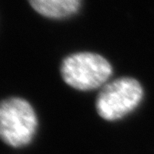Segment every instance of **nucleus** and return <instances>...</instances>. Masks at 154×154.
Instances as JSON below:
<instances>
[{
	"mask_svg": "<svg viewBox=\"0 0 154 154\" xmlns=\"http://www.w3.org/2000/svg\"><path fill=\"white\" fill-rule=\"evenodd\" d=\"M37 125L35 110L28 101L9 97L0 102V139L7 145L26 146L34 137Z\"/></svg>",
	"mask_w": 154,
	"mask_h": 154,
	"instance_id": "obj_1",
	"label": "nucleus"
},
{
	"mask_svg": "<svg viewBox=\"0 0 154 154\" xmlns=\"http://www.w3.org/2000/svg\"><path fill=\"white\" fill-rule=\"evenodd\" d=\"M60 72L66 84L77 90L88 91L103 87L112 74V67L99 54L78 52L62 61Z\"/></svg>",
	"mask_w": 154,
	"mask_h": 154,
	"instance_id": "obj_2",
	"label": "nucleus"
},
{
	"mask_svg": "<svg viewBox=\"0 0 154 154\" xmlns=\"http://www.w3.org/2000/svg\"><path fill=\"white\" fill-rule=\"evenodd\" d=\"M143 97V89L136 79L122 77L101 87L96 99L98 115L108 121L120 119L136 108Z\"/></svg>",
	"mask_w": 154,
	"mask_h": 154,
	"instance_id": "obj_3",
	"label": "nucleus"
},
{
	"mask_svg": "<svg viewBox=\"0 0 154 154\" xmlns=\"http://www.w3.org/2000/svg\"><path fill=\"white\" fill-rule=\"evenodd\" d=\"M28 2L40 15L51 19L72 16L81 5V0H28Z\"/></svg>",
	"mask_w": 154,
	"mask_h": 154,
	"instance_id": "obj_4",
	"label": "nucleus"
}]
</instances>
